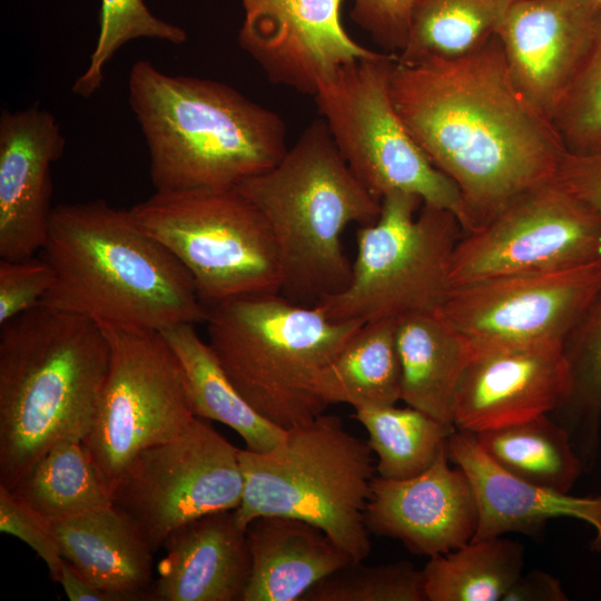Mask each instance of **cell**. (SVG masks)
Wrapping results in <instances>:
<instances>
[{
  "mask_svg": "<svg viewBox=\"0 0 601 601\" xmlns=\"http://www.w3.org/2000/svg\"><path fill=\"white\" fill-rule=\"evenodd\" d=\"M390 89L415 141L459 188L464 233L555 179L568 152L515 87L496 36L460 58L396 59Z\"/></svg>",
  "mask_w": 601,
  "mask_h": 601,
  "instance_id": "1",
  "label": "cell"
},
{
  "mask_svg": "<svg viewBox=\"0 0 601 601\" xmlns=\"http://www.w3.org/2000/svg\"><path fill=\"white\" fill-rule=\"evenodd\" d=\"M41 250L55 282L40 305L154 331L207 321L189 273L130 209L102 199L55 206Z\"/></svg>",
  "mask_w": 601,
  "mask_h": 601,
  "instance_id": "2",
  "label": "cell"
},
{
  "mask_svg": "<svg viewBox=\"0 0 601 601\" xmlns=\"http://www.w3.org/2000/svg\"><path fill=\"white\" fill-rule=\"evenodd\" d=\"M128 100L156 191L236 188L288 149L283 118L220 81L168 75L141 59L129 71Z\"/></svg>",
  "mask_w": 601,
  "mask_h": 601,
  "instance_id": "3",
  "label": "cell"
},
{
  "mask_svg": "<svg viewBox=\"0 0 601 601\" xmlns=\"http://www.w3.org/2000/svg\"><path fill=\"white\" fill-rule=\"evenodd\" d=\"M101 325L39 305L0 326V484L13 490L57 441L85 440L105 383Z\"/></svg>",
  "mask_w": 601,
  "mask_h": 601,
  "instance_id": "4",
  "label": "cell"
},
{
  "mask_svg": "<svg viewBox=\"0 0 601 601\" xmlns=\"http://www.w3.org/2000/svg\"><path fill=\"white\" fill-rule=\"evenodd\" d=\"M236 188L270 227L282 296L314 306L346 286L352 263L342 235L352 223L375 221L381 200L354 176L323 118L313 120L275 166Z\"/></svg>",
  "mask_w": 601,
  "mask_h": 601,
  "instance_id": "5",
  "label": "cell"
},
{
  "mask_svg": "<svg viewBox=\"0 0 601 601\" xmlns=\"http://www.w3.org/2000/svg\"><path fill=\"white\" fill-rule=\"evenodd\" d=\"M208 309V344L225 373L258 414L284 430L325 412L316 381L363 325L332 321L279 293Z\"/></svg>",
  "mask_w": 601,
  "mask_h": 601,
  "instance_id": "6",
  "label": "cell"
},
{
  "mask_svg": "<svg viewBox=\"0 0 601 601\" xmlns=\"http://www.w3.org/2000/svg\"><path fill=\"white\" fill-rule=\"evenodd\" d=\"M244 476L238 525L259 516H287L322 529L354 560L371 553L365 511L376 471L367 442L335 415L321 414L286 430L270 451L239 449Z\"/></svg>",
  "mask_w": 601,
  "mask_h": 601,
  "instance_id": "7",
  "label": "cell"
},
{
  "mask_svg": "<svg viewBox=\"0 0 601 601\" xmlns=\"http://www.w3.org/2000/svg\"><path fill=\"white\" fill-rule=\"evenodd\" d=\"M463 233L452 211L413 194H388L377 219L357 230L348 283L314 306L332 321L363 324L437 312L451 288L452 255Z\"/></svg>",
  "mask_w": 601,
  "mask_h": 601,
  "instance_id": "8",
  "label": "cell"
},
{
  "mask_svg": "<svg viewBox=\"0 0 601 601\" xmlns=\"http://www.w3.org/2000/svg\"><path fill=\"white\" fill-rule=\"evenodd\" d=\"M130 213L181 263L208 308L280 292L270 227L237 188L155 191Z\"/></svg>",
  "mask_w": 601,
  "mask_h": 601,
  "instance_id": "9",
  "label": "cell"
},
{
  "mask_svg": "<svg viewBox=\"0 0 601 601\" xmlns=\"http://www.w3.org/2000/svg\"><path fill=\"white\" fill-rule=\"evenodd\" d=\"M396 55L377 51L339 68L314 99L343 159L377 199L407 193L423 204L462 218L456 185L439 170L413 138L390 89Z\"/></svg>",
  "mask_w": 601,
  "mask_h": 601,
  "instance_id": "10",
  "label": "cell"
},
{
  "mask_svg": "<svg viewBox=\"0 0 601 601\" xmlns=\"http://www.w3.org/2000/svg\"><path fill=\"white\" fill-rule=\"evenodd\" d=\"M101 326L109 364L83 444L111 496L138 453L174 437L196 416L179 363L159 331Z\"/></svg>",
  "mask_w": 601,
  "mask_h": 601,
  "instance_id": "11",
  "label": "cell"
},
{
  "mask_svg": "<svg viewBox=\"0 0 601 601\" xmlns=\"http://www.w3.org/2000/svg\"><path fill=\"white\" fill-rule=\"evenodd\" d=\"M239 449L203 418L138 453L111 492V501L141 530L154 552L181 525L233 511L242 502Z\"/></svg>",
  "mask_w": 601,
  "mask_h": 601,
  "instance_id": "12",
  "label": "cell"
},
{
  "mask_svg": "<svg viewBox=\"0 0 601 601\" xmlns=\"http://www.w3.org/2000/svg\"><path fill=\"white\" fill-rule=\"evenodd\" d=\"M601 262V221L556 178L510 201L463 233L452 255L451 287Z\"/></svg>",
  "mask_w": 601,
  "mask_h": 601,
  "instance_id": "13",
  "label": "cell"
},
{
  "mask_svg": "<svg viewBox=\"0 0 601 601\" xmlns=\"http://www.w3.org/2000/svg\"><path fill=\"white\" fill-rule=\"evenodd\" d=\"M601 287V262L450 288L437 313L473 347L563 343Z\"/></svg>",
  "mask_w": 601,
  "mask_h": 601,
  "instance_id": "14",
  "label": "cell"
},
{
  "mask_svg": "<svg viewBox=\"0 0 601 601\" xmlns=\"http://www.w3.org/2000/svg\"><path fill=\"white\" fill-rule=\"evenodd\" d=\"M345 0H240L239 47L275 83L313 96L339 68L375 55L342 22Z\"/></svg>",
  "mask_w": 601,
  "mask_h": 601,
  "instance_id": "15",
  "label": "cell"
},
{
  "mask_svg": "<svg viewBox=\"0 0 601 601\" xmlns=\"http://www.w3.org/2000/svg\"><path fill=\"white\" fill-rule=\"evenodd\" d=\"M569 387L563 343L473 347L455 391L452 423L475 434L550 414Z\"/></svg>",
  "mask_w": 601,
  "mask_h": 601,
  "instance_id": "16",
  "label": "cell"
},
{
  "mask_svg": "<svg viewBox=\"0 0 601 601\" xmlns=\"http://www.w3.org/2000/svg\"><path fill=\"white\" fill-rule=\"evenodd\" d=\"M595 21L577 0H513L497 31L515 87L550 121L587 57Z\"/></svg>",
  "mask_w": 601,
  "mask_h": 601,
  "instance_id": "17",
  "label": "cell"
},
{
  "mask_svg": "<svg viewBox=\"0 0 601 601\" xmlns=\"http://www.w3.org/2000/svg\"><path fill=\"white\" fill-rule=\"evenodd\" d=\"M446 445L420 474L374 477L365 511L370 532L401 541L412 553L433 556L470 542L477 508L464 471L449 464Z\"/></svg>",
  "mask_w": 601,
  "mask_h": 601,
  "instance_id": "18",
  "label": "cell"
},
{
  "mask_svg": "<svg viewBox=\"0 0 601 601\" xmlns=\"http://www.w3.org/2000/svg\"><path fill=\"white\" fill-rule=\"evenodd\" d=\"M66 139L60 124L38 106L0 116V258L24 259L46 244L51 207V167Z\"/></svg>",
  "mask_w": 601,
  "mask_h": 601,
  "instance_id": "19",
  "label": "cell"
},
{
  "mask_svg": "<svg viewBox=\"0 0 601 601\" xmlns=\"http://www.w3.org/2000/svg\"><path fill=\"white\" fill-rule=\"evenodd\" d=\"M451 462L466 474L477 508L472 540L510 532L533 533L549 520L569 518L593 530V550L601 551V494L574 496L522 480L499 466L475 434L456 430L446 443Z\"/></svg>",
  "mask_w": 601,
  "mask_h": 601,
  "instance_id": "20",
  "label": "cell"
},
{
  "mask_svg": "<svg viewBox=\"0 0 601 601\" xmlns=\"http://www.w3.org/2000/svg\"><path fill=\"white\" fill-rule=\"evenodd\" d=\"M147 600L242 601L252 556L246 530L233 511L204 515L175 530Z\"/></svg>",
  "mask_w": 601,
  "mask_h": 601,
  "instance_id": "21",
  "label": "cell"
},
{
  "mask_svg": "<svg viewBox=\"0 0 601 601\" xmlns=\"http://www.w3.org/2000/svg\"><path fill=\"white\" fill-rule=\"evenodd\" d=\"M62 558L115 601L147 599L152 555L146 536L115 504L50 522Z\"/></svg>",
  "mask_w": 601,
  "mask_h": 601,
  "instance_id": "22",
  "label": "cell"
},
{
  "mask_svg": "<svg viewBox=\"0 0 601 601\" xmlns=\"http://www.w3.org/2000/svg\"><path fill=\"white\" fill-rule=\"evenodd\" d=\"M252 571L242 601H302L322 579L354 562L322 529L287 516L246 528Z\"/></svg>",
  "mask_w": 601,
  "mask_h": 601,
  "instance_id": "23",
  "label": "cell"
},
{
  "mask_svg": "<svg viewBox=\"0 0 601 601\" xmlns=\"http://www.w3.org/2000/svg\"><path fill=\"white\" fill-rule=\"evenodd\" d=\"M396 344L402 368L401 400L453 425L455 391L473 346L437 312L397 318Z\"/></svg>",
  "mask_w": 601,
  "mask_h": 601,
  "instance_id": "24",
  "label": "cell"
},
{
  "mask_svg": "<svg viewBox=\"0 0 601 601\" xmlns=\"http://www.w3.org/2000/svg\"><path fill=\"white\" fill-rule=\"evenodd\" d=\"M159 332L179 363L187 400L196 417L227 425L243 439L246 449L255 452L270 451L284 439L286 430L248 404L194 324H177Z\"/></svg>",
  "mask_w": 601,
  "mask_h": 601,
  "instance_id": "25",
  "label": "cell"
},
{
  "mask_svg": "<svg viewBox=\"0 0 601 601\" xmlns=\"http://www.w3.org/2000/svg\"><path fill=\"white\" fill-rule=\"evenodd\" d=\"M316 391L327 405H395L402 394L396 319L365 323L323 368Z\"/></svg>",
  "mask_w": 601,
  "mask_h": 601,
  "instance_id": "26",
  "label": "cell"
},
{
  "mask_svg": "<svg viewBox=\"0 0 601 601\" xmlns=\"http://www.w3.org/2000/svg\"><path fill=\"white\" fill-rule=\"evenodd\" d=\"M513 0H414L402 63L470 55L496 35Z\"/></svg>",
  "mask_w": 601,
  "mask_h": 601,
  "instance_id": "27",
  "label": "cell"
},
{
  "mask_svg": "<svg viewBox=\"0 0 601 601\" xmlns=\"http://www.w3.org/2000/svg\"><path fill=\"white\" fill-rule=\"evenodd\" d=\"M475 437L503 470L558 492L569 493L583 469L568 430L550 414L482 431Z\"/></svg>",
  "mask_w": 601,
  "mask_h": 601,
  "instance_id": "28",
  "label": "cell"
},
{
  "mask_svg": "<svg viewBox=\"0 0 601 601\" xmlns=\"http://www.w3.org/2000/svg\"><path fill=\"white\" fill-rule=\"evenodd\" d=\"M524 548L501 536L471 540L430 556L423 569L427 601H502L522 574Z\"/></svg>",
  "mask_w": 601,
  "mask_h": 601,
  "instance_id": "29",
  "label": "cell"
},
{
  "mask_svg": "<svg viewBox=\"0 0 601 601\" xmlns=\"http://www.w3.org/2000/svg\"><path fill=\"white\" fill-rule=\"evenodd\" d=\"M12 491L50 522L112 504L83 441L78 439L52 444Z\"/></svg>",
  "mask_w": 601,
  "mask_h": 601,
  "instance_id": "30",
  "label": "cell"
},
{
  "mask_svg": "<svg viewBox=\"0 0 601 601\" xmlns=\"http://www.w3.org/2000/svg\"><path fill=\"white\" fill-rule=\"evenodd\" d=\"M355 418L368 434L380 476L407 479L426 470L455 431L454 425L411 407L366 406Z\"/></svg>",
  "mask_w": 601,
  "mask_h": 601,
  "instance_id": "31",
  "label": "cell"
},
{
  "mask_svg": "<svg viewBox=\"0 0 601 601\" xmlns=\"http://www.w3.org/2000/svg\"><path fill=\"white\" fill-rule=\"evenodd\" d=\"M570 387L555 411L582 460L593 459L601 420V287L563 342Z\"/></svg>",
  "mask_w": 601,
  "mask_h": 601,
  "instance_id": "32",
  "label": "cell"
},
{
  "mask_svg": "<svg viewBox=\"0 0 601 601\" xmlns=\"http://www.w3.org/2000/svg\"><path fill=\"white\" fill-rule=\"evenodd\" d=\"M99 26L88 67L72 85L77 96L90 97L98 91L107 63L127 42L149 38L181 45L187 40L183 28L152 14L144 0H101Z\"/></svg>",
  "mask_w": 601,
  "mask_h": 601,
  "instance_id": "33",
  "label": "cell"
},
{
  "mask_svg": "<svg viewBox=\"0 0 601 601\" xmlns=\"http://www.w3.org/2000/svg\"><path fill=\"white\" fill-rule=\"evenodd\" d=\"M302 601H427L423 569L407 561L351 562L311 588Z\"/></svg>",
  "mask_w": 601,
  "mask_h": 601,
  "instance_id": "34",
  "label": "cell"
},
{
  "mask_svg": "<svg viewBox=\"0 0 601 601\" xmlns=\"http://www.w3.org/2000/svg\"><path fill=\"white\" fill-rule=\"evenodd\" d=\"M552 122L569 152L601 148V17L595 21L587 57Z\"/></svg>",
  "mask_w": 601,
  "mask_h": 601,
  "instance_id": "35",
  "label": "cell"
},
{
  "mask_svg": "<svg viewBox=\"0 0 601 601\" xmlns=\"http://www.w3.org/2000/svg\"><path fill=\"white\" fill-rule=\"evenodd\" d=\"M0 531L29 545L45 562L51 579L58 580L65 559L50 521L1 484Z\"/></svg>",
  "mask_w": 601,
  "mask_h": 601,
  "instance_id": "36",
  "label": "cell"
},
{
  "mask_svg": "<svg viewBox=\"0 0 601 601\" xmlns=\"http://www.w3.org/2000/svg\"><path fill=\"white\" fill-rule=\"evenodd\" d=\"M53 282L55 272L45 258H0V326L39 306Z\"/></svg>",
  "mask_w": 601,
  "mask_h": 601,
  "instance_id": "37",
  "label": "cell"
},
{
  "mask_svg": "<svg viewBox=\"0 0 601 601\" xmlns=\"http://www.w3.org/2000/svg\"><path fill=\"white\" fill-rule=\"evenodd\" d=\"M414 0H353L351 18L385 52L397 55L405 46Z\"/></svg>",
  "mask_w": 601,
  "mask_h": 601,
  "instance_id": "38",
  "label": "cell"
},
{
  "mask_svg": "<svg viewBox=\"0 0 601 601\" xmlns=\"http://www.w3.org/2000/svg\"><path fill=\"white\" fill-rule=\"evenodd\" d=\"M582 199L601 221V148L591 152H566L555 177Z\"/></svg>",
  "mask_w": 601,
  "mask_h": 601,
  "instance_id": "39",
  "label": "cell"
},
{
  "mask_svg": "<svg viewBox=\"0 0 601 601\" xmlns=\"http://www.w3.org/2000/svg\"><path fill=\"white\" fill-rule=\"evenodd\" d=\"M560 579L552 574L532 570L521 574L503 597L502 601H568Z\"/></svg>",
  "mask_w": 601,
  "mask_h": 601,
  "instance_id": "40",
  "label": "cell"
},
{
  "mask_svg": "<svg viewBox=\"0 0 601 601\" xmlns=\"http://www.w3.org/2000/svg\"><path fill=\"white\" fill-rule=\"evenodd\" d=\"M57 582L61 584L70 601H115L110 594L96 587L66 560Z\"/></svg>",
  "mask_w": 601,
  "mask_h": 601,
  "instance_id": "41",
  "label": "cell"
},
{
  "mask_svg": "<svg viewBox=\"0 0 601 601\" xmlns=\"http://www.w3.org/2000/svg\"><path fill=\"white\" fill-rule=\"evenodd\" d=\"M595 19L601 17V0H577Z\"/></svg>",
  "mask_w": 601,
  "mask_h": 601,
  "instance_id": "42",
  "label": "cell"
}]
</instances>
